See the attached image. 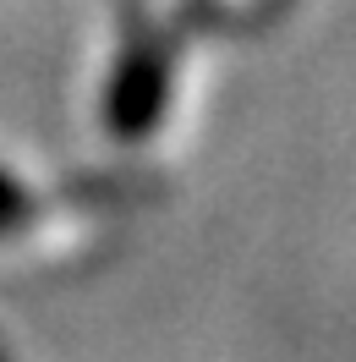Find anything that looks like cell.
Masks as SVG:
<instances>
[{
    "label": "cell",
    "instance_id": "1",
    "mask_svg": "<svg viewBox=\"0 0 356 362\" xmlns=\"http://www.w3.org/2000/svg\"><path fill=\"white\" fill-rule=\"evenodd\" d=\"M165 99V55L159 49H137L132 61L121 66L110 93V127L115 132H148Z\"/></svg>",
    "mask_w": 356,
    "mask_h": 362
},
{
    "label": "cell",
    "instance_id": "2",
    "mask_svg": "<svg viewBox=\"0 0 356 362\" xmlns=\"http://www.w3.org/2000/svg\"><path fill=\"white\" fill-rule=\"evenodd\" d=\"M23 214H28V192H23V187H17L11 176H6V170H0V230L17 226Z\"/></svg>",
    "mask_w": 356,
    "mask_h": 362
}]
</instances>
